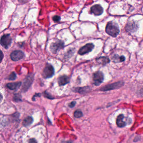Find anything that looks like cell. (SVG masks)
I'll list each match as a JSON object with an SVG mask.
<instances>
[{"mask_svg": "<svg viewBox=\"0 0 143 143\" xmlns=\"http://www.w3.org/2000/svg\"><path fill=\"white\" fill-rule=\"evenodd\" d=\"M90 88L89 86H84L83 87H77L73 90V91L76 92H78V93H86L90 91Z\"/></svg>", "mask_w": 143, "mask_h": 143, "instance_id": "9a60e30c", "label": "cell"}, {"mask_svg": "<svg viewBox=\"0 0 143 143\" xmlns=\"http://www.w3.org/2000/svg\"><path fill=\"white\" fill-rule=\"evenodd\" d=\"M112 60L113 61L114 63H120L122 62L125 61L126 58L123 55H121V56H119V55L115 54L112 57Z\"/></svg>", "mask_w": 143, "mask_h": 143, "instance_id": "e0dca14e", "label": "cell"}, {"mask_svg": "<svg viewBox=\"0 0 143 143\" xmlns=\"http://www.w3.org/2000/svg\"><path fill=\"white\" fill-rule=\"evenodd\" d=\"M25 57V53L21 50H16L12 52L10 55V57L12 61H19L23 59Z\"/></svg>", "mask_w": 143, "mask_h": 143, "instance_id": "30bf717a", "label": "cell"}, {"mask_svg": "<svg viewBox=\"0 0 143 143\" xmlns=\"http://www.w3.org/2000/svg\"><path fill=\"white\" fill-rule=\"evenodd\" d=\"M96 61L99 64L102 65H105L110 62V60L107 57L103 56L97 58Z\"/></svg>", "mask_w": 143, "mask_h": 143, "instance_id": "2e32d148", "label": "cell"}, {"mask_svg": "<svg viewBox=\"0 0 143 143\" xmlns=\"http://www.w3.org/2000/svg\"><path fill=\"white\" fill-rule=\"evenodd\" d=\"M70 82V78L66 75H63L58 77L57 79L58 84L60 86H64Z\"/></svg>", "mask_w": 143, "mask_h": 143, "instance_id": "7c38bea8", "label": "cell"}, {"mask_svg": "<svg viewBox=\"0 0 143 143\" xmlns=\"http://www.w3.org/2000/svg\"><path fill=\"white\" fill-rule=\"evenodd\" d=\"M16 78H17L16 74L15 72H13L9 75V76L8 77V79L9 80L13 81L15 80Z\"/></svg>", "mask_w": 143, "mask_h": 143, "instance_id": "ffe728a7", "label": "cell"}, {"mask_svg": "<svg viewBox=\"0 0 143 143\" xmlns=\"http://www.w3.org/2000/svg\"><path fill=\"white\" fill-rule=\"evenodd\" d=\"M124 82L123 81H120L118 82H114L113 84H107V85L102 87L100 89V90L103 92L111 90H116L120 88L122 86H123Z\"/></svg>", "mask_w": 143, "mask_h": 143, "instance_id": "7a4b0ae2", "label": "cell"}, {"mask_svg": "<svg viewBox=\"0 0 143 143\" xmlns=\"http://www.w3.org/2000/svg\"><path fill=\"white\" fill-rule=\"evenodd\" d=\"M139 28L138 24L135 21H131L128 22L126 26V30L127 32L129 33H135Z\"/></svg>", "mask_w": 143, "mask_h": 143, "instance_id": "ba28073f", "label": "cell"}, {"mask_svg": "<svg viewBox=\"0 0 143 143\" xmlns=\"http://www.w3.org/2000/svg\"><path fill=\"white\" fill-rule=\"evenodd\" d=\"M44 96H45V97H47L50 99H54L53 97H52L48 93V92H45V93H44Z\"/></svg>", "mask_w": 143, "mask_h": 143, "instance_id": "cb8c5ba5", "label": "cell"}, {"mask_svg": "<svg viewBox=\"0 0 143 143\" xmlns=\"http://www.w3.org/2000/svg\"><path fill=\"white\" fill-rule=\"evenodd\" d=\"M20 2H21V3H23V2H25V1H26V0H18Z\"/></svg>", "mask_w": 143, "mask_h": 143, "instance_id": "83f0119b", "label": "cell"}, {"mask_svg": "<svg viewBox=\"0 0 143 143\" xmlns=\"http://www.w3.org/2000/svg\"><path fill=\"white\" fill-rule=\"evenodd\" d=\"M13 100L16 102H19L21 100V95L20 94H16L13 97Z\"/></svg>", "mask_w": 143, "mask_h": 143, "instance_id": "7402d4cb", "label": "cell"}, {"mask_svg": "<svg viewBox=\"0 0 143 143\" xmlns=\"http://www.w3.org/2000/svg\"><path fill=\"white\" fill-rule=\"evenodd\" d=\"M33 80H34V76L32 74L28 75L27 76L26 78H25V80L24 81L22 87V90L23 92H26L27 90L29 89V88L33 84Z\"/></svg>", "mask_w": 143, "mask_h": 143, "instance_id": "52a82bcc", "label": "cell"}, {"mask_svg": "<svg viewBox=\"0 0 143 143\" xmlns=\"http://www.w3.org/2000/svg\"><path fill=\"white\" fill-rule=\"evenodd\" d=\"M74 115L75 118H79L82 117L83 115V113L81 111L79 110H76V111H75L74 113Z\"/></svg>", "mask_w": 143, "mask_h": 143, "instance_id": "d6986e66", "label": "cell"}, {"mask_svg": "<svg viewBox=\"0 0 143 143\" xmlns=\"http://www.w3.org/2000/svg\"><path fill=\"white\" fill-rule=\"evenodd\" d=\"M124 118V115L123 114L119 115L117 117L116 119V124L119 127L123 128L126 126V123L123 120Z\"/></svg>", "mask_w": 143, "mask_h": 143, "instance_id": "5bb4252c", "label": "cell"}, {"mask_svg": "<svg viewBox=\"0 0 143 143\" xmlns=\"http://www.w3.org/2000/svg\"><path fill=\"white\" fill-rule=\"evenodd\" d=\"M64 46V42L63 41L57 40L51 44L50 46V50L52 53H56L60 50L63 49Z\"/></svg>", "mask_w": 143, "mask_h": 143, "instance_id": "277c9868", "label": "cell"}, {"mask_svg": "<svg viewBox=\"0 0 143 143\" xmlns=\"http://www.w3.org/2000/svg\"><path fill=\"white\" fill-rule=\"evenodd\" d=\"M75 52V49L74 48H71L69 50H68V51L67 52V54L65 55V56L66 57H68V58H70L71 57L73 54H74Z\"/></svg>", "mask_w": 143, "mask_h": 143, "instance_id": "44dd1931", "label": "cell"}, {"mask_svg": "<svg viewBox=\"0 0 143 143\" xmlns=\"http://www.w3.org/2000/svg\"><path fill=\"white\" fill-rule=\"evenodd\" d=\"M55 73L53 67L51 64L47 63L42 72V76L45 79L50 78L53 77Z\"/></svg>", "mask_w": 143, "mask_h": 143, "instance_id": "3957f363", "label": "cell"}, {"mask_svg": "<svg viewBox=\"0 0 143 143\" xmlns=\"http://www.w3.org/2000/svg\"><path fill=\"white\" fill-rule=\"evenodd\" d=\"M94 47V45L92 43L86 44L80 48L78 50V54L80 55H84L85 54L88 53L92 51Z\"/></svg>", "mask_w": 143, "mask_h": 143, "instance_id": "9c48e42d", "label": "cell"}, {"mask_svg": "<svg viewBox=\"0 0 143 143\" xmlns=\"http://www.w3.org/2000/svg\"><path fill=\"white\" fill-rule=\"evenodd\" d=\"M104 79L103 73L100 71H98L94 73L93 80L94 84L95 86H99L102 83Z\"/></svg>", "mask_w": 143, "mask_h": 143, "instance_id": "8992f818", "label": "cell"}, {"mask_svg": "<svg viewBox=\"0 0 143 143\" xmlns=\"http://www.w3.org/2000/svg\"><path fill=\"white\" fill-rule=\"evenodd\" d=\"M105 31L107 34L114 37H116L120 33L119 26L113 21H110L107 23Z\"/></svg>", "mask_w": 143, "mask_h": 143, "instance_id": "6da1fadb", "label": "cell"}, {"mask_svg": "<svg viewBox=\"0 0 143 143\" xmlns=\"http://www.w3.org/2000/svg\"><path fill=\"white\" fill-rule=\"evenodd\" d=\"M21 82L10 83L6 84V87L9 90L16 91L21 87Z\"/></svg>", "mask_w": 143, "mask_h": 143, "instance_id": "4fadbf2b", "label": "cell"}, {"mask_svg": "<svg viewBox=\"0 0 143 143\" xmlns=\"http://www.w3.org/2000/svg\"><path fill=\"white\" fill-rule=\"evenodd\" d=\"M4 57V55L3 54V53L1 50H0V63H1Z\"/></svg>", "mask_w": 143, "mask_h": 143, "instance_id": "484cf974", "label": "cell"}, {"mask_svg": "<svg viewBox=\"0 0 143 143\" xmlns=\"http://www.w3.org/2000/svg\"><path fill=\"white\" fill-rule=\"evenodd\" d=\"M34 121L33 117L28 116L22 122V125L25 127H27L30 126Z\"/></svg>", "mask_w": 143, "mask_h": 143, "instance_id": "ac0fdd59", "label": "cell"}, {"mask_svg": "<svg viewBox=\"0 0 143 143\" xmlns=\"http://www.w3.org/2000/svg\"><path fill=\"white\" fill-rule=\"evenodd\" d=\"M91 12L95 15L99 16L103 13V8L99 4H96L91 7Z\"/></svg>", "mask_w": 143, "mask_h": 143, "instance_id": "8fae6325", "label": "cell"}, {"mask_svg": "<svg viewBox=\"0 0 143 143\" xmlns=\"http://www.w3.org/2000/svg\"><path fill=\"white\" fill-rule=\"evenodd\" d=\"M76 104V102L75 101H73L69 104V107H70V108H73L74 107Z\"/></svg>", "mask_w": 143, "mask_h": 143, "instance_id": "d4e9b609", "label": "cell"}, {"mask_svg": "<svg viewBox=\"0 0 143 143\" xmlns=\"http://www.w3.org/2000/svg\"><path fill=\"white\" fill-rule=\"evenodd\" d=\"M12 38L10 34L4 35L0 38V44L2 47L7 49L12 44Z\"/></svg>", "mask_w": 143, "mask_h": 143, "instance_id": "5b68a950", "label": "cell"}, {"mask_svg": "<svg viewBox=\"0 0 143 143\" xmlns=\"http://www.w3.org/2000/svg\"><path fill=\"white\" fill-rule=\"evenodd\" d=\"M3 96L2 94L0 93V104H1V102L3 101Z\"/></svg>", "mask_w": 143, "mask_h": 143, "instance_id": "4316f807", "label": "cell"}, {"mask_svg": "<svg viewBox=\"0 0 143 143\" xmlns=\"http://www.w3.org/2000/svg\"><path fill=\"white\" fill-rule=\"evenodd\" d=\"M53 19L55 22H58L60 21L61 18L59 16L56 15L53 17Z\"/></svg>", "mask_w": 143, "mask_h": 143, "instance_id": "603a6c76", "label": "cell"}]
</instances>
